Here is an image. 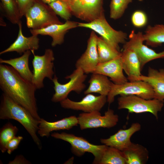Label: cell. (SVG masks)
Here are the masks:
<instances>
[{"mask_svg": "<svg viewBox=\"0 0 164 164\" xmlns=\"http://www.w3.org/2000/svg\"><path fill=\"white\" fill-rule=\"evenodd\" d=\"M66 2L72 15L87 22L104 15L103 0H69Z\"/></svg>", "mask_w": 164, "mask_h": 164, "instance_id": "obj_10", "label": "cell"}, {"mask_svg": "<svg viewBox=\"0 0 164 164\" xmlns=\"http://www.w3.org/2000/svg\"><path fill=\"white\" fill-rule=\"evenodd\" d=\"M36 0H15L20 18L25 16L29 8Z\"/></svg>", "mask_w": 164, "mask_h": 164, "instance_id": "obj_33", "label": "cell"}, {"mask_svg": "<svg viewBox=\"0 0 164 164\" xmlns=\"http://www.w3.org/2000/svg\"><path fill=\"white\" fill-rule=\"evenodd\" d=\"M87 76L80 68H76L70 75L65 77L66 79H70L67 83L61 84L58 81V78L54 75L52 81L54 85L55 93L53 96L51 101L54 102H60L67 98L69 94L74 91L80 94L86 88L84 83Z\"/></svg>", "mask_w": 164, "mask_h": 164, "instance_id": "obj_6", "label": "cell"}, {"mask_svg": "<svg viewBox=\"0 0 164 164\" xmlns=\"http://www.w3.org/2000/svg\"><path fill=\"white\" fill-rule=\"evenodd\" d=\"M51 136L70 143L72 152L76 156H82L86 152L92 154L94 156V164H99L104 153L108 147L104 144L94 145L82 137L64 132L61 133L54 132L51 134Z\"/></svg>", "mask_w": 164, "mask_h": 164, "instance_id": "obj_5", "label": "cell"}, {"mask_svg": "<svg viewBox=\"0 0 164 164\" xmlns=\"http://www.w3.org/2000/svg\"><path fill=\"white\" fill-rule=\"evenodd\" d=\"M152 87L147 82L142 80L128 81L122 84L112 83L111 90L107 96L109 105L112 103L115 97L120 95H135L146 99L154 98Z\"/></svg>", "mask_w": 164, "mask_h": 164, "instance_id": "obj_9", "label": "cell"}, {"mask_svg": "<svg viewBox=\"0 0 164 164\" xmlns=\"http://www.w3.org/2000/svg\"><path fill=\"white\" fill-rule=\"evenodd\" d=\"M123 70L121 55L111 60L99 63L93 73L109 77L114 84H120L128 80L127 78L123 74Z\"/></svg>", "mask_w": 164, "mask_h": 164, "instance_id": "obj_16", "label": "cell"}, {"mask_svg": "<svg viewBox=\"0 0 164 164\" xmlns=\"http://www.w3.org/2000/svg\"><path fill=\"white\" fill-rule=\"evenodd\" d=\"M129 39L128 41L124 44L123 49H130L135 52L140 60L142 69L149 62L157 59L164 58V50L157 53L143 44L145 40L142 32L135 33L134 30H132L129 35Z\"/></svg>", "mask_w": 164, "mask_h": 164, "instance_id": "obj_12", "label": "cell"}, {"mask_svg": "<svg viewBox=\"0 0 164 164\" xmlns=\"http://www.w3.org/2000/svg\"><path fill=\"white\" fill-rule=\"evenodd\" d=\"M122 152L126 159V164H144L149 159L147 149L138 144L132 143Z\"/></svg>", "mask_w": 164, "mask_h": 164, "instance_id": "obj_24", "label": "cell"}, {"mask_svg": "<svg viewBox=\"0 0 164 164\" xmlns=\"http://www.w3.org/2000/svg\"><path fill=\"white\" fill-rule=\"evenodd\" d=\"M28 27L32 29L45 28L55 24H62L48 5L40 0H36L25 16Z\"/></svg>", "mask_w": 164, "mask_h": 164, "instance_id": "obj_3", "label": "cell"}, {"mask_svg": "<svg viewBox=\"0 0 164 164\" xmlns=\"http://www.w3.org/2000/svg\"><path fill=\"white\" fill-rule=\"evenodd\" d=\"M0 87L4 93L40 120L35 96L37 89L32 82L23 78L11 66L1 63Z\"/></svg>", "mask_w": 164, "mask_h": 164, "instance_id": "obj_1", "label": "cell"}, {"mask_svg": "<svg viewBox=\"0 0 164 164\" xmlns=\"http://www.w3.org/2000/svg\"><path fill=\"white\" fill-rule=\"evenodd\" d=\"M34 55L32 61L33 67L32 83L36 89L44 87L43 80L46 77L52 80L54 74L53 70L54 60L53 50L46 49L44 55L39 56L34 54V51H31Z\"/></svg>", "mask_w": 164, "mask_h": 164, "instance_id": "obj_8", "label": "cell"}, {"mask_svg": "<svg viewBox=\"0 0 164 164\" xmlns=\"http://www.w3.org/2000/svg\"><path fill=\"white\" fill-rule=\"evenodd\" d=\"M18 131L16 126L8 122L0 131V149L2 153L7 151L6 146L9 142L15 136Z\"/></svg>", "mask_w": 164, "mask_h": 164, "instance_id": "obj_29", "label": "cell"}, {"mask_svg": "<svg viewBox=\"0 0 164 164\" xmlns=\"http://www.w3.org/2000/svg\"><path fill=\"white\" fill-rule=\"evenodd\" d=\"M62 0L65 1H68L69 0Z\"/></svg>", "mask_w": 164, "mask_h": 164, "instance_id": "obj_37", "label": "cell"}, {"mask_svg": "<svg viewBox=\"0 0 164 164\" xmlns=\"http://www.w3.org/2000/svg\"><path fill=\"white\" fill-rule=\"evenodd\" d=\"M97 47L99 63L111 60L121 55V52L111 46L101 36L97 37Z\"/></svg>", "mask_w": 164, "mask_h": 164, "instance_id": "obj_26", "label": "cell"}, {"mask_svg": "<svg viewBox=\"0 0 164 164\" xmlns=\"http://www.w3.org/2000/svg\"><path fill=\"white\" fill-rule=\"evenodd\" d=\"M131 21L134 26L137 28H141L147 24V17L143 11L136 10L133 13L132 15Z\"/></svg>", "mask_w": 164, "mask_h": 164, "instance_id": "obj_32", "label": "cell"}, {"mask_svg": "<svg viewBox=\"0 0 164 164\" xmlns=\"http://www.w3.org/2000/svg\"><path fill=\"white\" fill-rule=\"evenodd\" d=\"M23 139L22 136H15L7 144L6 146L7 151L8 154H11L14 150L16 149Z\"/></svg>", "mask_w": 164, "mask_h": 164, "instance_id": "obj_34", "label": "cell"}, {"mask_svg": "<svg viewBox=\"0 0 164 164\" xmlns=\"http://www.w3.org/2000/svg\"><path fill=\"white\" fill-rule=\"evenodd\" d=\"M141 128V125L137 122L132 124L126 129H121L107 138H101V142L105 145L116 148L122 151L132 143L130 138L135 133Z\"/></svg>", "mask_w": 164, "mask_h": 164, "instance_id": "obj_17", "label": "cell"}, {"mask_svg": "<svg viewBox=\"0 0 164 164\" xmlns=\"http://www.w3.org/2000/svg\"><path fill=\"white\" fill-rule=\"evenodd\" d=\"M31 51L27 50L21 56L9 60L0 59L1 63H5L10 65L24 79L32 82L33 73L29 69V60Z\"/></svg>", "mask_w": 164, "mask_h": 164, "instance_id": "obj_22", "label": "cell"}, {"mask_svg": "<svg viewBox=\"0 0 164 164\" xmlns=\"http://www.w3.org/2000/svg\"><path fill=\"white\" fill-rule=\"evenodd\" d=\"M78 27L91 29L100 35L111 46L119 51V44H125L127 38L126 32L115 30L110 26L104 15L89 22H78Z\"/></svg>", "mask_w": 164, "mask_h": 164, "instance_id": "obj_7", "label": "cell"}, {"mask_svg": "<svg viewBox=\"0 0 164 164\" xmlns=\"http://www.w3.org/2000/svg\"><path fill=\"white\" fill-rule=\"evenodd\" d=\"M106 102L107 96L101 95L95 96L91 93L86 94L79 101H73L67 98L60 102L61 107L65 109L89 113L100 111Z\"/></svg>", "mask_w": 164, "mask_h": 164, "instance_id": "obj_13", "label": "cell"}, {"mask_svg": "<svg viewBox=\"0 0 164 164\" xmlns=\"http://www.w3.org/2000/svg\"><path fill=\"white\" fill-rule=\"evenodd\" d=\"M0 119H13L21 124L29 134L38 148L41 149L40 140L37 135L39 120L26 109L18 104L5 94L1 97Z\"/></svg>", "mask_w": 164, "mask_h": 164, "instance_id": "obj_2", "label": "cell"}, {"mask_svg": "<svg viewBox=\"0 0 164 164\" xmlns=\"http://www.w3.org/2000/svg\"><path fill=\"white\" fill-rule=\"evenodd\" d=\"M132 0H111L110 5V17L114 19L120 18Z\"/></svg>", "mask_w": 164, "mask_h": 164, "instance_id": "obj_30", "label": "cell"}, {"mask_svg": "<svg viewBox=\"0 0 164 164\" xmlns=\"http://www.w3.org/2000/svg\"><path fill=\"white\" fill-rule=\"evenodd\" d=\"M81 130L98 128H110L115 126L119 120L118 116L114 111L108 109L102 116L99 111L83 112L77 117Z\"/></svg>", "mask_w": 164, "mask_h": 164, "instance_id": "obj_11", "label": "cell"}, {"mask_svg": "<svg viewBox=\"0 0 164 164\" xmlns=\"http://www.w3.org/2000/svg\"><path fill=\"white\" fill-rule=\"evenodd\" d=\"M48 5L56 15L65 20H69L71 17L70 10L66 1L56 0Z\"/></svg>", "mask_w": 164, "mask_h": 164, "instance_id": "obj_31", "label": "cell"}, {"mask_svg": "<svg viewBox=\"0 0 164 164\" xmlns=\"http://www.w3.org/2000/svg\"><path fill=\"white\" fill-rule=\"evenodd\" d=\"M143 36L146 44L156 47L164 43V24L148 26Z\"/></svg>", "mask_w": 164, "mask_h": 164, "instance_id": "obj_25", "label": "cell"}, {"mask_svg": "<svg viewBox=\"0 0 164 164\" xmlns=\"http://www.w3.org/2000/svg\"><path fill=\"white\" fill-rule=\"evenodd\" d=\"M118 99V109H126L129 113L149 112L158 119V113L164 106V100L146 99L135 95H120Z\"/></svg>", "mask_w": 164, "mask_h": 164, "instance_id": "obj_4", "label": "cell"}, {"mask_svg": "<svg viewBox=\"0 0 164 164\" xmlns=\"http://www.w3.org/2000/svg\"><path fill=\"white\" fill-rule=\"evenodd\" d=\"M44 3L48 5L56 0H40Z\"/></svg>", "mask_w": 164, "mask_h": 164, "instance_id": "obj_36", "label": "cell"}, {"mask_svg": "<svg viewBox=\"0 0 164 164\" xmlns=\"http://www.w3.org/2000/svg\"><path fill=\"white\" fill-rule=\"evenodd\" d=\"M142 80L148 83L152 87L154 98L164 100V69L158 70L149 67L147 76L141 75L135 81Z\"/></svg>", "mask_w": 164, "mask_h": 164, "instance_id": "obj_21", "label": "cell"}, {"mask_svg": "<svg viewBox=\"0 0 164 164\" xmlns=\"http://www.w3.org/2000/svg\"><path fill=\"white\" fill-rule=\"evenodd\" d=\"M99 164H126V162L122 151L114 147L108 146Z\"/></svg>", "mask_w": 164, "mask_h": 164, "instance_id": "obj_28", "label": "cell"}, {"mask_svg": "<svg viewBox=\"0 0 164 164\" xmlns=\"http://www.w3.org/2000/svg\"><path fill=\"white\" fill-rule=\"evenodd\" d=\"M88 83L89 86L84 92L85 94L97 93L107 96L111 90L112 82L106 76L93 73L91 75Z\"/></svg>", "mask_w": 164, "mask_h": 164, "instance_id": "obj_23", "label": "cell"}, {"mask_svg": "<svg viewBox=\"0 0 164 164\" xmlns=\"http://www.w3.org/2000/svg\"><path fill=\"white\" fill-rule=\"evenodd\" d=\"M1 14L13 24L21 22L15 0H0Z\"/></svg>", "mask_w": 164, "mask_h": 164, "instance_id": "obj_27", "label": "cell"}, {"mask_svg": "<svg viewBox=\"0 0 164 164\" xmlns=\"http://www.w3.org/2000/svg\"><path fill=\"white\" fill-rule=\"evenodd\" d=\"M98 36L92 31L87 41V49L85 52L77 61L76 68H80L84 73H93L99 63L97 47Z\"/></svg>", "mask_w": 164, "mask_h": 164, "instance_id": "obj_14", "label": "cell"}, {"mask_svg": "<svg viewBox=\"0 0 164 164\" xmlns=\"http://www.w3.org/2000/svg\"><path fill=\"white\" fill-rule=\"evenodd\" d=\"M78 124L77 117L71 116L54 122H49L41 118L37 133L41 137H48L52 131L69 130Z\"/></svg>", "mask_w": 164, "mask_h": 164, "instance_id": "obj_19", "label": "cell"}, {"mask_svg": "<svg viewBox=\"0 0 164 164\" xmlns=\"http://www.w3.org/2000/svg\"><path fill=\"white\" fill-rule=\"evenodd\" d=\"M19 32L15 40L6 49L0 53V55L8 52L15 51L22 54L29 50H37L39 47V39L37 35H33L26 37L23 35L22 31V22L18 24Z\"/></svg>", "mask_w": 164, "mask_h": 164, "instance_id": "obj_18", "label": "cell"}, {"mask_svg": "<svg viewBox=\"0 0 164 164\" xmlns=\"http://www.w3.org/2000/svg\"><path fill=\"white\" fill-rule=\"evenodd\" d=\"M78 23L68 20L66 21L64 23L52 24L43 29H30V31L32 35L50 36L52 39L51 46L54 47L63 43L65 34L70 29L78 27Z\"/></svg>", "mask_w": 164, "mask_h": 164, "instance_id": "obj_15", "label": "cell"}, {"mask_svg": "<svg viewBox=\"0 0 164 164\" xmlns=\"http://www.w3.org/2000/svg\"><path fill=\"white\" fill-rule=\"evenodd\" d=\"M121 52L123 70L128 76L130 81H134L141 75V64L135 52L129 49H123Z\"/></svg>", "mask_w": 164, "mask_h": 164, "instance_id": "obj_20", "label": "cell"}, {"mask_svg": "<svg viewBox=\"0 0 164 164\" xmlns=\"http://www.w3.org/2000/svg\"><path fill=\"white\" fill-rule=\"evenodd\" d=\"M31 162L27 160L23 156L20 155H17L14 159L9 161V164H30Z\"/></svg>", "mask_w": 164, "mask_h": 164, "instance_id": "obj_35", "label": "cell"}]
</instances>
